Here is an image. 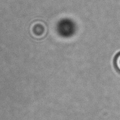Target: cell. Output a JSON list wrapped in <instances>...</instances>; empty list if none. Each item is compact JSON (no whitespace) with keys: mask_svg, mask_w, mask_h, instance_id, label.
<instances>
[{"mask_svg":"<svg viewBox=\"0 0 120 120\" xmlns=\"http://www.w3.org/2000/svg\"><path fill=\"white\" fill-rule=\"evenodd\" d=\"M30 31L34 37L36 38H42L46 34L47 28L43 22L36 21L32 24Z\"/></svg>","mask_w":120,"mask_h":120,"instance_id":"1","label":"cell"},{"mask_svg":"<svg viewBox=\"0 0 120 120\" xmlns=\"http://www.w3.org/2000/svg\"><path fill=\"white\" fill-rule=\"evenodd\" d=\"M115 63H116V66L117 69L120 71V53L116 56Z\"/></svg>","mask_w":120,"mask_h":120,"instance_id":"2","label":"cell"}]
</instances>
